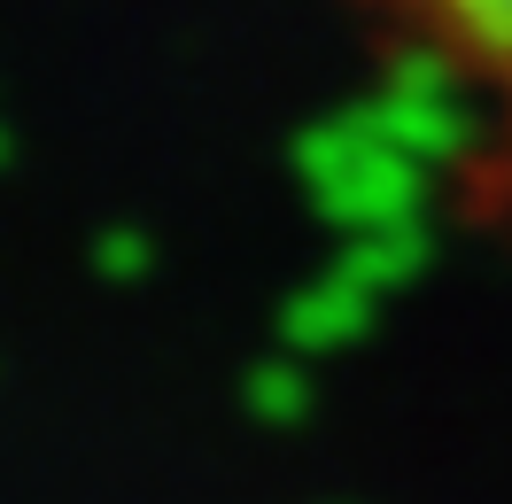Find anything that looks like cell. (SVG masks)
<instances>
[{
    "label": "cell",
    "instance_id": "cell-1",
    "mask_svg": "<svg viewBox=\"0 0 512 504\" xmlns=\"http://www.w3.org/2000/svg\"><path fill=\"white\" fill-rule=\"evenodd\" d=\"M357 24L443 109L435 210L512 264V0H350Z\"/></svg>",
    "mask_w": 512,
    "mask_h": 504
}]
</instances>
